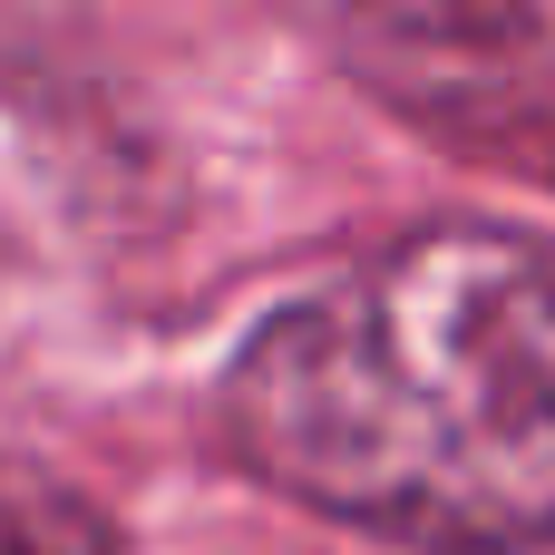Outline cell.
<instances>
[{"label": "cell", "mask_w": 555, "mask_h": 555, "mask_svg": "<svg viewBox=\"0 0 555 555\" xmlns=\"http://www.w3.org/2000/svg\"><path fill=\"white\" fill-rule=\"evenodd\" d=\"M332 59L449 146H537L555 127V29L527 10H351Z\"/></svg>", "instance_id": "obj_2"}, {"label": "cell", "mask_w": 555, "mask_h": 555, "mask_svg": "<svg viewBox=\"0 0 555 555\" xmlns=\"http://www.w3.org/2000/svg\"><path fill=\"white\" fill-rule=\"evenodd\" d=\"M0 555H117V527L59 468L0 459Z\"/></svg>", "instance_id": "obj_3"}, {"label": "cell", "mask_w": 555, "mask_h": 555, "mask_svg": "<svg viewBox=\"0 0 555 555\" xmlns=\"http://www.w3.org/2000/svg\"><path fill=\"white\" fill-rule=\"evenodd\" d=\"M224 449L273 498L420 555L555 546V234L439 215L244 332Z\"/></svg>", "instance_id": "obj_1"}]
</instances>
